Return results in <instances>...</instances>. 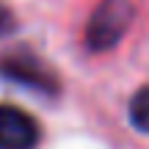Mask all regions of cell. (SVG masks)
<instances>
[{
    "label": "cell",
    "instance_id": "obj_3",
    "mask_svg": "<svg viewBox=\"0 0 149 149\" xmlns=\"http://www.w3.org/2000/svg\"><path fill=\"white\" fill-rule=\"evenodd\" d=\"M39 144V124L17 105H0V149H33Z\"/></svg>",
    "mask_w": 149,
    "mask_h": 149
},
{
    "label": "cell",
    "instance_id": "obj_2",
    "mask_svg": "<svg viewBox=\"0 0 149 149\" xmlns=\"http://www.w3.org/2000/svg\"><path fill=\"white\" fill-rule=\"evenodd\" d=\"M0 74L14 80V83L28 86L33 91H42V94H55L58 91V80L50 72V66L42 64L36 55L22 53V50L19 53H8V55L0 58Z\"/></svg>",
    "mask_w": 149,
    "mask_h": 149
},
{
    "label": "cell",
    "instance_id": "obj_5",
    "mask_svg": "<svg viewBox=\"0 0 149 149\" xmlns=\"http://www.w3.org/2000/svg\"><path fill=\"white\" fill-rule=\"evenodd\" d=\"M11 25H14V19H11V11L6 8V6H0V33L11 31Z\"/></svg>",
    "mask_w": 149,
    "mask_h": 149
},
{
    "label": "cell",
    "instance_id": "obj_1",
    "mask_svg": "<svg viewBox=\"0 0 149 149\" xmlns=\"http://www.w3.org/2000/svg\"><path fill=\"white\" fill-rule=\"evenodd\" d=\"M130 19H133V6L127 0H105L91 14L88 28H86L88 47L91 50H111L124 36Z\"/></svg>",
    "mask_w": 149,
    "mask_h": 149
},
{
    "label": "cell",
    "instance_id": "obj_4",
    "mask_svg": "<svg viewBox=\"0 0 149 149\" xmlns=\"http://www.w3.org/2000/svg\"><path fill=\"white\" fill-rule=\"evenodd\" d=\"M130 122H133L141 133H149V86L141 88L138 94L130 100Z\"/></svg>",
    "mask_w": 149,
    "mask_h": 149
}]
</instances>
